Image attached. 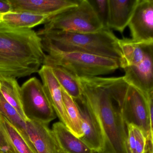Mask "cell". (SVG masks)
<instances>
[{"label": "cell", "instance_id": "6da1fadb", "mask_svg": "<svg viewBox=\"0 0 153 153\" xmlns=\"http://www.w3.org/2000/svg\"><path fill=\"white\" fill-rule=\"evenodd\" d=\"M82 97L95 111L103 133L102 153H129L127 145L126 125L118 99L128 84L124 77L78 78Z\"/></svg>", "mask_w": 153, "mask_h": 153}, {"label": "cell", "instance_id": "7a4b0ae2", "mask_svg": "<svg viewBox=\"0 0 153 153\" xmlns=\"http://www.w3.org/2000/svg\"><path fill=\"white\" fill-rule=\"evenodd\" d=\"M46 56L37 32L0 22V75L16 79L38 72Z\"/></svg>", "mask_w": 153, "mask_h": 153}, {"label": "cell", "instance_id": "3957f363", "mask_svg": "<svg viewBox=\"0 0 153 153\" xmlns=\"http://www.w3.org/2000/svg\"><path fill=\"white\" fill-rule=\"evenodd\" d=\"M47 54L79 52L113 58L121 63L122 54L119 39L111 30L104 28L94 33H79L56 30L37 32Z\"/></svg>", "mask_w": 153, "mask_h": 153}, {"label": "cell", "instance_id": "277c9868", "mask_svg": "<svg viewBox=\"0 0 153 153\" xmlns=\"http://www.w3.org/2000/svg\"><path fill=\"white\" fill-rule=\"evenodd\" d=\"M122 54L120 67L128 83L147 94L153 91V42L143 43L131 38L119 39Z\"/></svg>", "mask_w": 153, "mask_h": 153}, {"label": "cell", "instance_id": "5b68a950", "mask_svg": "<svg viewBox=\"0 0 153 153\" xmlns=\"http://www.w3.org/2000/svg\"><path fill=\"white\" fill-rule=\"evenodd\" d=\"M43 65L61 66L77 78L108 74L120 67V62L113 58L79 52L49 53Z\"/></svg>", "mask_w": 153, "mask_h": 153}, {"label": "cell", "instance_id": "8992f818", "mask_svg": "<svg viewBox=\"0 0 153 153\" xmlns=\"http://www.w3.org/2000/svg\"><path fill=\"white\" fill-rule=\"evenodd\" d=\"M89 0L48 19L43 29L79 33H94L104 28Z\"/></svg>", "mask_w": 153, "mask_h": 153}, {"label": "cell", "instance_id": "52a82bcc", "mask_svg": "<svg viewBox=\"0 0 153 153\" xmlns=\"http://www.w3.org/2000/svg\"><path fill=\"white\" fill-rule=\"evenodd\" d=\"M21 87L23 111L29 120L48 125L56 118V114L38 79L32 77Z\"/></svg>", "mask_w": 153, "mask_h": 153}, {"label": "cell", "instance_id": "ba28073f", "mask_svg": "<svg viewBox=\"0 0 153 153\" xmlns=\"http://www.w3.org/2000/svg\"><path fill=\"white\" fill-rule=\"evenodd\" d=\"M118 104L126 125L132 123L140 127L149 142L150 115L147 94L129 84Z\"/></svg>", "mask_w": 153, "mask_h": 153}, {"label": "cell", "instance_id": "9c48e42d", "mask_svg": "<svg viewBox=\"0 0 153 153\" xmlns=\"http://www.w3.org/2000/svg\"><path fill=\"white\" fill-rule=\"evenodd\" d=\"M82 117L83 136L80 139L95 153H102L104 148L102 129L97 115L90 103L82 97L75 100Z\"/></svg>", "mask_w": 153, "mask_h": 153}, {"label": "cell", "instance_id": "30bf717a", "mask_svg": "<svg viewBox=\"0 0 153 153\" xmlns=\"http://www.w3.org/2000/svg\"><path fill=\"white\" fill-rule=\"evenodd\" d=\"M128 26L134 41L153 42V0H139Z\"/></svg>", "mask_w": 153, "mask_h": 153}, {"label": "cell", "instance_id": "8fae6325", "mask_svg": "<svg viewBox=\"0 0 153 153\" xmlns=\"http://www.w3.org/2000/svg\"><path fill=\"white\" fill-rule=\"evenodd\" d=\"M80 0H8L12 10L47 15L49 18L77 6Z\"/></svg>", "mask_w": 153, "mask_h": 153}, {"label": "cell", "instance_id": "7c38bea8", "mask_svg": "<svg viewBox=\"0 0 153 153\" xmlns=\"http://www.w3.org/2000/svg\"><path fill=\"white\" fill-rule=\"evenodd\" d=\"M44 90L52 107L61 122L71 130L63 99L62 88L53 72L52 67L43 65L38 72Z\"/></svg>", "mask_w": 153, "mask_h": 153}, {"label": "cell", "instance_id": "4fadbf2b", "mask_svg": "<svg viewBox=\"0 0 153 153\" xmlns=\"http://www.w3.org/2000/svg\"><path fill=\"white\" fill-rule=\"evenodd\" d=\"M26 124L27 133L38 153H62L48 125L30 120Z\"/></svg>", "mask_w": 153, "mask_h": 153}, {"label": "cell", "instance_id": "5bb4252c", "mask_svg": "<svg viewBox=\"0 0 153 153\" xmlns=\"http://www.w3.org/2000/svg\"><path fill=\"white\" fill-rule=\"evenodd\" d=\"M139 0H108L107 28L122 33L127 26Z\"/></svg>", "mask_w": 153, "mask_h": 153}, {"label": "cell", "instance_id": "9a60e30c", "mask_svg": "<svg viewBox=\"0 0 153 153\" xmlns=\"http://www.w3.org/2000/svg\"><path fill=\"white\" fill-rule=\"evenodd\" d=\"M52 131L63 153H94L80 138L74 135L62 122L53 125Z\"/></svg>", "mask_w": 153, "mask_h": 153}, {"label": "cell", "instance_id": "2e32d148", "mask_svg": "<svg viewBox=\"0 0 153 153\" xmlns=\"http://www.w3.org/2000/svg\"><path fill=\"white\" fill-rule=\"evenodd\" d=\"M49 16L27 12L10 11L0 13V22L13 28L31 29L42 24H45Z\"/></svg>", "mask_w": 153, "mask_h": 153}, {"label": "cell", "instance_id": "e0dca14e", "mask_svg": "<svg viewBox=\"0 0 153 153\" xmlns=\"http://www.w3.org/2000/svg\"><path fill=\"white\" fill-rule=\"evenodd\" d=\"M0 93L15 109L24 121L29 120L24 114L21 96V87L16 78L0 75Z\"/></svg>", "mask_w": 153, "mask_h": 153}, {"label": "cell", "instance_id": "ac0fdd59", "mask_svg": "<svg viewBox=\"0 0 153 153\" xmlns=\"http://www.w3.org/2000/svg\"><path fill=\"white\" fill-rule=\"evenodd\" d=\"M0 114L4 116L15 127L29 146L36 153H38L30 141L26 129V121L20 116L15 109L4 99L0 93Z\"/></svg>", "mask_w": 153, "mask_h": 153}, {"label": "cell", "instance_id": "d6986e66", "mask_svg": "<svg viewBox=\"0 0 153 153\" xmlns=\"http://www.w3.org/2000/svg\"><path fill=\"white\" fill-rule=\"evenodd\" d=\"M50 66L62 88L75 100L81 99L82 91L78 78L61 66Z\"/></svg>", "mask_w": 153, "mask_h": 153}, {"label": "cell", "instance_id": "ffe728a7", "mask_svg": "<svg viewBox=\"0 0 153 153\" xmlns=\"http://www.w3.org/2000/svg\"><path fill=\"white\" fill-rule=\"evenodd\" d=\"M127 145L129 153H148L149 142L144 131L134 124L126 125Z\"/></svg>", "mask_w": 153, "mask_h": 153}, {"label": "cell", "instance_id": "44dd1931", "mask_svg": "<svg viewBox=\"0 0 153 153\" xmlns=\"http://www.w3.org/2000/svg\"><path fill=\"white\" fill-rule=\"evenodd\" d=\"M62 92L65 107L71 125L70 131L76 137L81 138L83 136V132L82 129V117L78 105L75 100L63 88Z\"/></svg>", "mask_w": 153, "mask_h": 153}, {"label": "cell", "instance_id": "7402d4cb", "mask_svg": "<svg viewBox=\"0 0 153 153\" xmlns=\"http://www.w3.org/2000/svg\"><path fill=\"white\" fill-rule=\"evenodd\" d=\"M0 128L19 153H36L26 143L15 127L0 114Z\"/></svg>", "mask_w": 153, "mask_h": 153}, {"label": "cell", "instance_id": "603a6c76", "mask_svg": "<svg viewBox=\"0 0 153 153\" xmlns=\"http://www.w3.org/2000/svg\"><path fill=\"white\" fill-rule=\"evenodd\" d=\"M104 28H107L108 2V0H89Z\"/></svg>", "mask_w": 153, "mask_h": 153}, {"label": "cell", "instance_id": "cb8c5ba5", "mask_svg": "<svg viewBox=\"0 0 153 153\" xmlns=\"http://www.w3.org/2000/svg\"><path fill=\"white\" fill-rule=\"evenodd\" d=\"M150 115V135L149 138V151L153 153V91L147 94Z\"/></svg>", "mask_w": 153, "mask_h": 153}, {"label": "cell", "instance_id": "d4e9b609", "mask_svg": "<svg viewBox=\"0 0 153 153\" xmlns=\"http://www.w3.org/2000/svg\"><path fill=\"white\" fill-rule=\"evenodd\" d=\"M0 148L4 153H19L0 128Z\"/></svg>", "mask_w": 153, "mask_h": 153}, {"label": "cell", "instance_id": "484cf974", "mask_svg": "<svg viewBox=\"0 0 153 153\" xmlns=\"http://www.w3.org/2000/svg\"><path fill=\"white\" fill-rule=\"evenodd\" d=\"M0 153H4V152L2 151V150L1 149V148H0Z\"/></svg>", "mask_w": 153, "mask_h": 153}, {"label": "cell", "instance_id": "4316f807", "mask_svg": "<svg viewBox=\"0 0 153 153\" xmlns=\"http://www.w3.org/2000/svg\"><path fill=\"white\" fill-rule=\"evenodd\" d=\"M148 153H153V152H150V151H148Z\"/></svg>", "mask_w": 153, "mask_h": 153}, {"label": "cell", "instance_id": "83f0119b", "mask_svg": "<svg viewBox=\"0 0 153 153\" xmlns=\"http://www.w3.org/2000/svg\"></svg>", "mask_w": 153, "mask_h": 153}, {"label": "cell", "instance_id": "f1b7e54d", "mask_svg": "<svg viewBox=\"0 0 153 153\" xmlns=\"http://www.w3.org/2000/svg\"></svg>", "mask_w": 153, "mask_h": 153}]
</instances>
